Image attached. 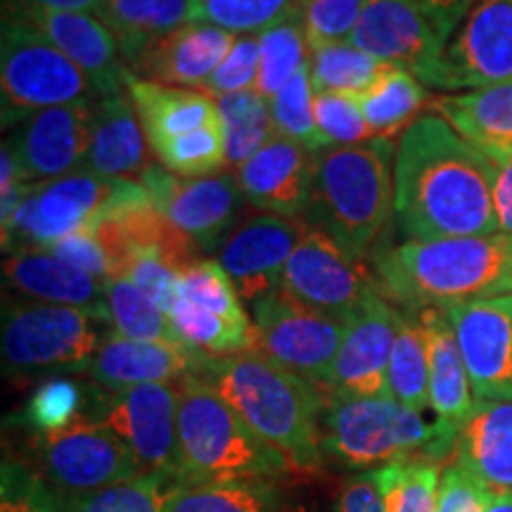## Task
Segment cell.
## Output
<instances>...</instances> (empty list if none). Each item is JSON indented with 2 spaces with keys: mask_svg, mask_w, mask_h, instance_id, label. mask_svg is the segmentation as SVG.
I'll return each instance as SVG.
<instances>
[{
  "mask_svg": "<svg viewBox=\"0 0 512 512\" xmlns=\"http://www.w3.org/2000/svg\"><path fill=\"white\" fill-rule=\"evenodd\" d=\"M169 318L178 337L204 356L254 351V323L233 280L216 259H200L183 268Z\"/></svg>",
  "mask_w": 512,
  "mask_h": 512,
  "instance_id": "7c38bea8",
  "label": "cell"
},
{
  "mask_svg": "<svg viewBox=\"0 0 512 512\" xmlns=\"http://www.w3.org/2000/svg\"><path fill=\"white\" fill-rule=\"evenodd\" d=\"M48 252L60 256L62 261L79 268V271L93 275L100 283H107V280L114 278L112 256L107 252L105 242L100 240V235L95 233V228L79 230V233L55 242Z\"/></svg>",
  "mask_w": 512,
  "mask_h": 512,
  "instance_id": "816d5d0a",
  "label": "cell"
},
{
  "mask_svg": "<svg viewBox=\"0 0 512 512\" xmlns=\"http://www.w3.org/2000/svg\"><path fill=\"white\" fill-rule=\"evenodd\" d=\"M204 358L192 347L138 342L110 330L95 351L88 377L105 392H124L140 384H178L200 373Z\"/></svg>",
  "mask_w": 512,
  "mask_h": 512,
  "instance_id": "603a6c76",
  "label": "cell"
},
{
  "mask_svg": "<svg viewBox=\"0 0 512 512\" xmlns=\"http://www.w3.org/2000/svg\"><path fill=\"white\" fill-rule=\"evenodd\" d=\"M117 36L126 67L143 50L192 22L190 0H102L98 15Z\"/></svg>",
  "mask_w": 512,
  "mask_h": 512,
  "instance_id": "1f68e13d",
  "label": "cell"
},
{
  "mask_svg": "<svg viewBox=\"0 0 512 512\" xmlns=\"http://www.w3.org/2000/svg\"><path fill=\"white\" fill-rule=\"evenodd\" d=\"M235 41L238 36L214 24L188 22L150 43L128 69L140 79L202 91L204 83L226 62Z\"/></svg>",
  "mask_w": 512,
  "mask_h": 512,
  "instance_id": "d4e9b609",
  "label": "cell"
},
{
  "mask_svg": "<svg viewBox=\"0 0 512 512\" xmlns=\"http://www.w3.org/2000/svg\"><path fill=\"white\" fill-rule=\"evenodd\" d=\"M181 482L278 479L292 463L273 448L197 375L178 382Z\"/></svg>",
  "mask_w": 512,
  "mask_h": 512,
  "instance_id": "8992f818",
  "label": "cell"
},
{
  "mask_svg": "<svg viewBox=\"0 0 512 512\" xmlns=\"http://www.w3.org/2000/svg\"><path fill=\"white\" fill-rule=\"evenodd\" d=\"M3 3L34 5V8L55 10V12H88V15H100L102 0H3Z\"/></svg>",
  "mask_w": 512,
  "mask_h": 512,
  "instance_id": "6f0895ef",
  "label": "cell"
},
{
  "mask_svg": "<svg viewBox=\"0 0 512 512\" xmlns=\"http://www.w3.org/2000/svg\"><path fill=\"white\" fill-rule=\"evenodd\" d=\"M491 496L494 494L477 477L451 460L441 472L437 512H486Z\"/></svg>",
  "mask_w": 512,
  "mask_h": 512,
  "instance_id": "f5cc1de1",
  "label": "cell"
},
{
  "mask_svg": "<svg viewBox=\"0 0 512 512\" xmlns=\"http://www.w3.org/2000/svg\"><path fill=\"white\" fill-rule=\"evenodd\" d=\"M166 512H287L275 479L176 482L166 489Z\"/></svg>",
  "mask_w": 512,
  "mask_h": 512,
  "instance_id": "d6a6232c",
  "label": "cell"
},
{
  "mask_svg": "<svg viewBox=\"0 0 512 512\" xmlns=\"http://www.w3.org/2000/svg\"><path fill=\"white\" fill-rule=\"evenodd\" d=\"M117 185L119 178L86 169L27 185L15 216L3 226L5 254L50 249L79 230L93 228L110 209Z\"/></svg>",
  "mask_w": 512,
  "mask_h": 512,
  "instance_id": "30bf717a",
  "label": "cell"
},
{
  "mask_svg": "<svg viewBox=\"0 0 512 512\" xmlns=\"http://www.w3.org/2000/svg\"><path fill=\"white\" fill-rule=\"evenodd\" d=\"M349 41L434 88L448 36L415 0H366Z\"/></svg>",
  "mask_w": 512,
  "mask_h": 512,
  "instance_id": "2e32d148",
  "label": "cell"
},
{
  "mask_svg": "<svg viewBox=\"0 0 512 512\" xmlns=\"http://www.w3.org/2000/svg\"><path fill=\"white\" fill-rule=\"evenodd\" d=\"M337 508V512H387L373 472L368 470L361 475H351L342 486Z\"/></svg>",
  "mask_w": 512,
  "mask_h": 512,
  "instance_id": "11a10c76",
  "label": "cell"
},
{
  "mask_svg": "<svg viewBox=\"0 0 512 512\" xmlns=\"http://www.w3.org/2000/svg\"><path fill=\"white\" fill-rule=\"evenodd\" d=\"M494 169V207L498 233L512 235V147H479Z\"/></svg>",
  "mask_w": 512,
  "mask_h": 512,
  "instance_id": "db71d44e",
  "label": "cell"
},
{
  "mask_svg": "<svg viewBox=\"0 0 512 512\" xmlns=\"http://www.w3.org/2000/svg\"><path fill=\"white\" fill-rule=\"evenodd\" d=\"M297 0H190L192 22L214 24L235 36H259L294 12Z\"/></svg>",
  "mask_w": 512,
  "mask_h": 512,
  "instance_id": "ee69618b",
  "label": "cell"
},
{
  "mask_svg": "<svg viewBox=\"0 0 512 512\" xmlns=\"http://www.w3.org/2000/svg\"><path fill=\"white\" fill-rule=\"evenodd\" d=\"M259 64L261 48L259 36H238L233 50L226 57V62L216 69L214 76L204 83L202 91L211 98H223V95L256 91L259 81Z\"/></svg>",
  "mask_w": 512,
  "mask_h": 512,
  "instance_id": "681fc988",
  "label": "cell"
},
{
  "mask_svg": "<svg viewBox=\"0 0 512 512\" xmlns=\"http://www.w3.org/2000/svg\"><path fill=\"white\" fill-rule=\"evenodd\" d=\"M261 439L278 448L292 467L313 472L323 465L320 415L325 392L259 351L207 356L200 373Z\"/></svg>",
  "mask_w": 512,
  "mask_h": 512,
  "instance_id": "3957f363",
  "label": "cell"
},
{
  "mask_svg": "<svg viewBox=\"0 0 512 512\" xmlns=\"http://www.w3.org/2000/svg\"><path fill=\"white\" fill-rule=\"evenodd\" d=\"M422 10L434 19V24L451 38L453 31L460 27V22L467 17L479 0H415Z\"/></svg>",
  "mask_w": 512,
  "mask_h": 512,
  "instance_id": "9f6ffc18",
  "label": "cell"
},
{
  "mask_svg": "<svg viewBox=\"0 0 512 512\" xmlns=\"http://www.w3.org/2000/svg\"><path fill=\"white\" fill-rule=\"evenodd\" d=\"M427 339L430 358V406L437 420L446 425H463L467 413L475 406L470 375L460 354L456 330L444 309L418 311Z\"/></svg>",
  "mask_w": 512,
  "mask_h": 512,
  "instance_id": "f546056e",
  "label": "cell"
},
{
  "mask_svg": "<svg viewBox=\"0 0 512 512\" xmlns=\"http://www.w3.org/2000/svg\"><path fill=\"white\" fill-rule=\"evenodd\" d=\"M366 0H297L294 12L302 19L309 48L349 41Z\"/></svg>",
  "mask_w": 512,
  "mask_h": 512,
  "instance_id": "7dc6e473",
  "label": "cell"
},
{
  "mask_svg": "<svg viewBox=\"0 0 512 512\" xmlns=\"http://www.w3.org/2000/svg\"><path fill=\"white\" fill-rule=\"evenodd\" d=\"M88 394L91 389L69 377H48L31 392L22 411L8 418V425L31 434L67 430L81 415H86Z\"/></svg>",
  "mask_w": 512,
  "mask_h": 512,
  "instance_id": "f35d334b",
  "label": "cell"
},
{
  "mask_svg": "<svg viewBox=\"0 0 512 512\" xmlns=\"http://www.w3.org/2000/svg\"><path fill=\"white\" fill-rule=\"evenodd\" d=\"M370 259L384 297L403 311L512 294V235L377 242Z\"/></svg>",
  "mask_w": 512,
  "mask_h": 512,
  "instance_id": "7a4b0ae2",
  "label": "cell"
},
{
  "mask_svg": "<svg viewBox=\"0 0 512 512\" xmlns=\"http://www.w3.org/2000/svg\"><path fill=\"white\" fill-rule=\"evenodd\" d=\"M27 437V463L46 479L57 498H74L140 475V465L124 441L91 415L67 430Z\"/></svg>",
  "mask_w": 512,
  "mask_h": 512,
  "instance_id": "9c48e42d",
  "label": "cell"
},
{
  "mask_svg": "<svg viewBox=\"0 0 512 512\" xmlns=\"http://www.w3.org/2000/svg\"><path fill=\"white\" fill-rule=\"evenodd\" d=\"M3 278L5 285H10L29 302L76 306L107 320L105 283L67 264L48 249L5 254Z\"/></svg>",
  "mask_w": 512,
  "mask_h": 512,
  "instance_id": "4316f807",
  "label": "cell"
},
{
  "mask_svg": "<svg viewBox=\"0 0 512 512\" xmlns=\"http://www.w3.org/2000/svg\"><path fill=\"white\" fill-rule=\"evenodd\" d=\"M432 110L477 147H512V79L456 95H439Z\"/></svg>",
  "mask_w": 512,
  "mask_h": 512,
  "instance_id": "4dcf8cb0",
  "label": "cell"
},
{
  "mask_svg": "<svg viewBox=\"0 0 512 512\" xmlns=\"http://www.w3.org/2000/svg\"><path fill=\"white\" fill-rule=\"evenodd\" d=\"M124 83L150 147L221 121L219 102L197 88L164 86L140 79L131 69L126 72Z\"/></svg>",
  "mask_w": 512,
  "mask_h": 512,
  "instance_id": "f1b7e54d",
  "label": "cell"
},
{
  "mask_svg": "<svg viewBox=\"0 0 512 512\" xmlns=\"http://www.w3.org/2000/svg\"><path fill=\"white\" fill-rule=\"evenodd\" d=\"M107 320L76 306L5 299L0 354L10 380L88 373Z\"/></svg>",
  "mask_w": 512,
  "mask_h": 512,
  "instance_id": "52a82bcc",
  "label": "cell"
},
{
  "mask_svg": "<svg viewBox=\"0 0 512 512\" xmlns=\"http://www.w3.org/2000/svg\"><path fill=\"white\" fill-rule=\"evenodd\" d=\"M235 176L249 207L285 219H304L311 195L313 152L294 140L273 136Z\"/></svg>",
  "mask_w": 512,
  "mask_h": 512,
  "instance_id": "cb8c5ba5",
  "label": "cell"
},
{
  "mask_svg": "<svg viewBox=\"0 0 512 512\" xmlns=\"http://www.w3.org/2000/svg\"><path fill=\"white\" fill-rule=\"evenodd\" d=\"M356 98L373 136L389 140L406 131L418 114L432 105L425 83L396 64H384L373 86Z\"/></svg>",
  "mask_w": 512,
  "mask_h": 512,
  "instance_id": "836d02e7",
  "label": "cell"
},
{
  "mask_svg": "<svg viewBox=\"0 0 512 512\" xmlns=\"http://www.w3.org/2000/svg\"><path fill=\"white\" fill-rule=\"evenodd\" d=\"M458 427L434 420L403 406L392 396L325 394L320 415L323 456L347 470H375L401 458H425L448 465L453 458Z\"/></svg>",
  "mask_w": 512,
  "mask_h": 512,
  "instance_id": "5b68a950",
  "label": "cell"
},
{
  "mask_svg": "<svg viewBox=\"0 0 512 512\" xmlns=\"http://www.w3.org/2000/svg\"><path fill=\"white\" fill-rule=\"evenodd\" d=\"M91 114V145L83 169L105 178L138 181L150 169V143L126 91L95 95Z\"/></svg>",
  "mask_w": 512,
  "mask_h": 512,
  "instance_id": "484cf974",
  "label": "cell"
},
{
  "mask_svg": "<svg viewBox=\"0 0 512 512\" xmlns=\"http://www.w3.org/2000/svg\"><path fill=\"white\" fill-rule=\"evenodd\" d=\"M86 413L131 448L140 470L162 475L171 484L181 482L178 384H140L124 392L93 387Z\"/></svg>",
  "mask_w": 512,
  "mask_h": 512,
  "instance_id": "8fae6325",
  "label": "cell"
},
{
  "mask_svg": "<svg viewBox=\"0 0 512 512\" xmlns=\"http://www.w3.org/2000/svg\"><path fill=\"white\" fill-rule=\"evenodd\" d=\"M313 98H316V91L311 86L309 64H304L285 83L283 91L268 100V110H271L275 136L294 140V143L304 145L306 150L318 152L328 147V143H325L323 133L318 131L316 114H313Z\"/></svg>",
  "mask_w": 512,
  "mask_h": 512,
  "instance_id": "f6af8a7d",
  "label": "cell"
},
{
  "mask_svg": "<svg viewBox=\"0 0 512 512\" xmlns=\"http://www.w3.org/2000/svg\"><path fill=\"white\" fill-rule=\"evenodd\" d=\"M0 512H62V505L34 467L17 456H5L0 467Z\"/></svg>",
  "mask_w": 512,
  "mask_h": 512,
  "instance_id": "bcb514c9",
  "label": "cell"
},
{
  "mask_svg": "<svg viewBox=\"0 0 512 512\" xmlns=\"http://www.w3.org/2000/svg\"><path fill=\"white\" fill-rule=\"evenodd\" d=\"M155 207L192 240L202 254L219 252L223 242L245 219L249 202L242 195L238 176L221 171L214 176L181 178L164 166L152 164L138 178Z\"/></svg>",
  "mask_w": 512,
  "mask_h": 512,
  "instance_id": "5bb4252c",
  "label": "cell"
},
{
  "mask_svg": "<svg viewBox=\"0 0 512 512\" xmlns=\"http://www.w3.org/2000/svg\"><path fill=\"white\" fill-rule=\"evenodd\" d=\"M95 100V98H93ZM93 100L48 107L12 126L10 140L27 183H43L83 169L91 145Z\"/></svg>",
  "mask_w": 512,
  "mask_h": 512,
  "instance_id": "44dd1931",
  "label": "cell"
},
{
  "mask_svg": "<svg viewBox=\"0 0 512 512\" xmlns=\"http://www.w3.org/2000/svg\"><path fill=\"white\" fill-rule=\"evenodd\" d=\"M394 219L403 240L498 233L491 162L439 114H420L396 143Z\"/></svg>",
  "mask_w": 512,
  "mask_h": 512,
  "instance_id": "6da1fadb",
  "label": "cell"
},
{
  "mask_svg": "<svg viewBox=\"0 0 512 512\" xmlns=\"http://www.w3.org/2000/svg\"><path fill=\"white\" fill-rule=\"evenodd\" d=\"M226 128L228 166L235 171L275 136L268 100L259 91H245L216 98Z\"/></svg>",
  "mask_w": 512,
  "mask_h": 512,
  "instance_id": "ab89813d",
  "label": "cell"
},
{
  "mask_svg": "<svg viewBox=\"0 0 512 512\" xmlns=\"http://www.w3.org/2000/svg\"><path fill=\"white\" fill-rule=\"evenodd\" d=\"M3 12L27 19L48 36L83 74L91 79L98 95L126 91V62L117 36L100 17L88 12H55L34 5L3 3Z\"/></svg>",
  "mask_w": 512,
  "mask_h": 512,
  "instance_id": "7402d4cb",
  "label": "cell"
},
{
  "mask_svg": "<svg viewBox=\"0 0 512 512\" xmlns=\"http://www.w3.org/2000/svg\"><path fill=\"white\" fill-rule=\"evenodd\" d=\"M178 275H181V271L155 252L131 254L124 264V271H121V278L131 280L133 285L140 287L166 313H171V309H174Z\"/></svg>",
  "mask_w": 512,
  "mask_h": 512,
  "instance_id": "f907efd6",
  "label": "cell"
},
{
  "mask_svg": "<svg viewBox=\"0 0 512 512\" xmlns=\"http://www.w3.org/2000/svg\"><path fill=\"white\" fill-rule=\"evenodd\" d=\"M306 64H309L313 91L342 95L366 93L384 69V62L363 53L351 41L309 48Z\"/></svg>",
  "mask_w": 512,
  "mask_h": 512,
  "instance_id": "8d00e7d4",
  "label": "cell"
},
{
  "mask_svg": "<svg viewBox=\"0 0 512 512\" xmlns=\"http://www.w3.org/2000/svg\"><path fill=\"white\" fill-rule=\"evenodd\" d=\"M309 228L304 219H285L266 211L247 214L238 223L221 245L216 261L233 280L242 302L254 304L264 294L278 290L287 261Z\"/></svg>",
  "mask_w": 512,
  "mask_h": 512,
  "instance_id": "ac0fdd59",
  "label": "cell"
},
{
  "mask_svg": "<svg viewBox=\"0 0 512 512\" xmlns=\"http://www.w3.org/2000/svg\"><path fill=\"white\" fill-rule=\"evenodd\" d=\"M512 79V0H479L448 38L437 91H475Z\"/></svg>",
  "mask_w": 512,
  "mask_h": 512,
  "instance_id": "e0dca14e",
  "label": "cell"
},
{
  "mask_svg": "<svg viewBox=\"0 0 512 512\" xmlns=\"http://www.w3.org/2000/svg\"><path fill=\"white\" fill-rule=\"evenodd\" d=\"M169 479L155 472L124 479L74 498H60L62 512H166V489Z\"/></svg>",
  "mask_w": 512,
  "mask_h": 512,
  "instance_id": "7bdbcfd3",
  "label": "cell"
},
{
  "mask_svg": "<svg viewBox=\"0 0 512 512\" xmlns=\"http://www.w3.org/2000/svg\"><path fill=\"white\" fill-rule=\"evenodd\" d=\"M441 467L446 465L425 458H401L370 472L387 512H437Z\"/></svg>",
  "mask_w": 512,
  "mask_h": 512,
  "instance_id": "74e56055",
  "label": "cell"
},
{
  "mask_svg": "<svg viewBox=\"0 0 512 512\" xmlns=\"http://www.w3.org/2000/svg\"><path fill=\"white\" fill-rule=\"evenodd\" d=\"M453 463L491 494H512V401H477L458 430Z\"/></svg>",
  "mask_w": 512,
  "mask_h": 512,
  "instance_id": "83f0119b",
  "label": "cell"
},
{
  "mask_svg": "<svg viewBox=\"0 0 512 512\" xmlns=\"http://www.w3.org/2000/svg\"><path fill=\"white\" fill-rule=\"evenodd\" d=\"M313 114H316L318 131L323 133L328 145H361L375 138L356 95L316 93Z\"/></svg>",
  "mask_w": 512,
  "mask_h": 512,
  "instance_id": "c3c4849f",
  "label": "cell"
},
{
  "mask_svg": "<svg viewBox=\"0 0 512 512\" xmlns=\"http://www.w3.org/2000/svg\"><path fill=\"white\" fill-rule=\"evenodd\" d=\"M396 143L328 145L313 152L311 195L304 221L323 230L354 259H366L394 211Z\"/></svg>",
  "mask_w": 512,
  "mask_h": 512,
  "instance_id": "277c9868",
  "label": "cell"
},
{
  "mask_svg": "<svg viewBox=\"0 0 512 512\" xmlns=\"http://www.w3.org/2000/svg\"><path fill=\"white\" fill-rule=\"evenodd\" d=\"M401 323V309L377 292L347 323L342 347L323 392L335 396H389L387 370Z\"/></svg>",
  "mask_w": 512,
  "mask_h": 512,
  "instance_id": "ffe728a7",
  "label": "cell"
},
{
  "mask_svg": "<svg viewBox=\"0 0 512 512\" xmlns=\"http://www.w3.org/2000/svg\"><path fill=\"white\" fill-rule=\"evenodd\" d=\"M95 86L60 48L27 19L3 12L0 98L3 124L17 126L48 107L93 100Z\"/></svg>",
  "mask_w": 512,
  "mask_h": 512,
  "instance_id": "ba28073f",
  "label": "cell"
},
{
  "mask_svg": "<svg viewBox=\"0 0 512 512\" xmlns=\"http://www.w3.org/2000/svg\"><path fill=\"white\" fill-rule=\"evenodd\" d=\"M105 304L110 328L121 337L138 342H159L188 347L171 323L169 313L159 309L147 294L128 278H112L105 283Z\"/></svg>",
  "mask_w": 512,
  "mask_h": 512,
  "instance_id": "d590c367",
  "label": "cell"
},
{
  "mask_svg": "<svg viewBox=\"0 0 512 512\" xmlns=\"http://www.w3.org/2000/svg\"><path fill=\"white\" fill-rule=\"evenodd\" d=\"M259 48L261 64L256 91L271 100L309 60V43H306L304 24L297 12L259 34Z\"/></svg>",
  "mask_w": 512,
  "mask_h": 512,
  "instance_id": "b9f144b4",
  "label": "cell"
},
{
  "mask_svg": "<svg viewBox=\"0 0 512 512\" xmlns=\"http://www.w3.org/2000/svg\"><path fill=\"white\" fill-rule=\"evenodd\" d=\"M486 512H512V494H494L491 496L489 510Z\"/></svg>",
  "mask_w": 512,
  "mask_h": 512,
  "instance_id": "680465c9",
  "label": "cell"
},
{
  "mask_svg": "<svg viewBox=\"0 0 512 512\" xmlns=\"http://www.w3.org/2000/svg\"><path fill=\"white\" fill-rule=\"evenodd\" d=\"M280 290L311 309L349 323L382 287L375 271L361 259L349 256L323 230L309 228L287 261Z\"/></svg>",
  "mask_w": 512,
  "mask_h": 512,
  "instance_id": "9a60e30c",
  "label": "cell"
},
{
  "mask_svg": "<svg viewBox=\"0 0 512 512\" xmlns=\"http://www.w3.org/2000/svg\"><path fill=\"white\" fill-rule=\"evenodd\" d=\"M152 155L171 174L181 178H202L221 174L228 166V145L223 121L204 126L185 136L162 140L150 147Z\"/></svg>",
  "mask_w": 512,
  "mask_h": 512,
  "instance_id": "60d3db41",
  "label": "cell"
},
{
  "mask_svg": "<svg viewBox=\"0 0 512 512\" xmlns=\"http://www.w3.org/2000/svg\"><path fill=\"white\" fill-rule=\"evenodd\" d=\"M389 396L413 411L430 406V358L420 316L401 309V323L387 370Z\"/></svg>",
  "mask_w": 512,
  "mask_h": 512,
  "instance_id": "e575fe53",
  "label": "cell"
},
{
  "mask_svg": "<svg viewBox=\"0 0 512 512\" xmlns=\"http://www.w3.org/2000/svg\"><path fill=\"white\" fill-rule=\"evenodd\" d=\"M254 351L323 389L342 347L347 323L273 290L252 304Z\"/></svg>",
  "mask_w": 512,
  "mask_h": 512,
  "instance_id": "4fadbf2b",
  "label": "cell"
},
{
  "mask_svg": "<svg viewBox=\"0 0 512 512\" xmlns=\"http://www.w3.org/2000/svg\"><path fill=\"white\" fill-rule=\"evenodd\" d=\"M477 401H512V294L446 306Z\"/></svg>",
  "mask_w": 512,
  "mask_h": 512,
  "instance_id": "d6986e66",
  "label": "cell"
}]
</instances>
